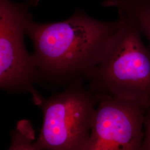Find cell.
<instances>
[{
	"label": "cell",
	"instance_id": "obj_1",
	"mask_svg": "<svg viewBox=\"0 0 150 150\" xmlns=\"http://www.w3.org/2000/svg\"><path fill=\"white\" fill-rule=\"evenodd\" d=\"M121 20L102 21L77 11L63 21L29 22L26 35L40 82L65 85L85 78L102 59Z\"/></svg>",
	"mask_w": 150,
	"mask_h": 150
},
{
	"label": "cell",
	"instance_id": "obj_7",
	"mask_svg": "<svg viewBox=\"0 0 150 150\" xmlns=\"http://www.w3.org/2000/svg\"><path fill=\"white\" fill-rule=\"evenodd\" d=\"M35 139V131L29 121L21 120L13 132L12 141L9 150H33L32 141Z\"/></svg>",
	"mask_w": 150,
	"mask_h": 150
},
{
	"label": "cell",
	"instance_id": "obj_4",
	"mask_svg": "<svg viewBox=\"0 0 150 150\" xmlns=\"http://www.w3.org/2000/svg\"><path fill=\"white\" fill-rule=\"evenodd\" d=\"M39 0L16 3L0 0V87L9 93L30 92L39 106L43 98L34 85L40 83L38 70L24 42L30 12Z\"/></svg>",
	"mask_w": 150,
	"mask_h": 150
},
{
	"label": "cell",
	"instance_id": "obj_2",
	"mask_svg": "<svg viewBox=\"0 0 150 150\" xmlns=\"http://www.w3.org/2000/svg\"><path fill=\"white\" fill-rule=\"evenodd\" d=\"M121 25L100 62L87 76L96 93L134 101L150 107V47L134 21L118 12Z\"/></svg>",
	"mask_w": 150,
	"mask_h": 150
},
{
	"label": "cell",
	"instance_id": "obj_3",
	"mask_svg": "<svg viewBox=\"0 0 150 150\" xmlns=\"http://www.w3.org/2000/svg\"><path fill=\"white\" fill-rule=\"evenodd\" d=\"M82 79L72 81L64 91L43 98L38 106L43 125L33 150H86L98 97L86 90Z\"/></svg>",
	"mask_w": 150,
	"mask_h": 150
},
{
	"label": "cell",
	"instance_id": "obj_5",
	"mask_svg": "<svg viewBox=\"0 0 150 150\" xmlns=\"http://www.w3.org/2000/svg\"><path fill=\"white\" fill-rule=\"evenodd\" d=\"M97 94L86 150H141L147 108L134 101Z\"/></svg>",
	"mask_w": 150,
	"mask_h": 150
},
{
	"label": "cell",
	"instance_id": "obj_8",
	"mask_svg": "<svg viewBox=\"0 0 150 150\" xmlns=\"http://www.w3.org/2000/svg\"><path fill=\"white\" fill-rule=\"evenodd\" d=\"M144 137L141 150H150V107L147 109L144 118Z\"/></svg>",
	"mask_w": 150,
	"mask_h": 150
},
{
	"label": "cell",
	"instance_id": "obj_6",
	"mask_svg": "<svg viewBox=\"0 0 150 150\" xmlns=\"http://www.w3.org/2000/svg\"><path fill=\"white\" fill-rule=\"evenodd\" d=\"M110 6L134 21L150 47V0H110Z\"/></svg>",
	"mask_w": 150,
	"mask_h": 150
}]
</instances>
